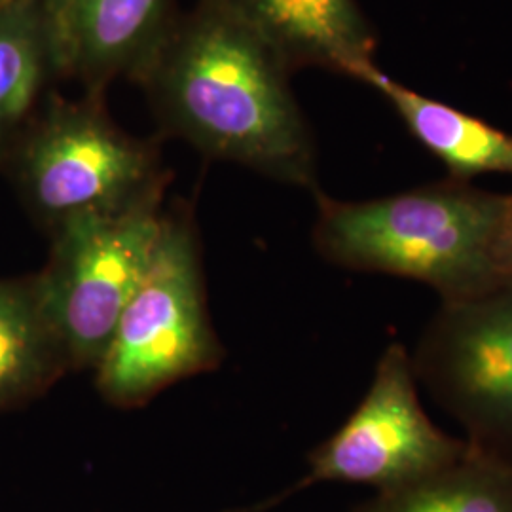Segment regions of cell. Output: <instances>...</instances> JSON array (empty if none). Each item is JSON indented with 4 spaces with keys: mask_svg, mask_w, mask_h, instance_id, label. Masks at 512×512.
I'll use <instances>...</instances> for the list:
<instances>
[{
    "mask_svg": "<svg viewBox=\"0 0 512 512\" xmlns=\"http://www.w3.org/2000/svg\"><path fill=\"white\" fill-rule=\"evenodd\" d=\"M291 71L209 0L175 14L137 74L160 126L202 154L277 183L317 186V147Z\"/></svg>",
    "mask_w": 512,
    "mask_h": 512,
    "instance_id": "1",
    "label": "cell"
},
{
    "mask_svg": "<svg viewBox=\"0 0 512 512\" xmlns=\"http://www.w3.org/2000/svg\"><path fill=\"white\" fill-rule=\"evenodd\" d=\"M313 196V247L338 268L423 283L440 302L505 285L497 241L507 194L448 177L365 202Z\"/></svg>",
    "mask_w": 512,
    "mask_h": 512,
    "instance_id": "2",
    "label": "cell"
},
{
    "mask_svg": "<svg viewBox=\"0 0 512 512\" xmlns=\"http://www.w3.org/2000/svg\"><path fill=\"white\" fill-rule=\"evenodd\" d=\"M12 171L48 232L71 220L164 203L169 183L158 145L120 128L105 93L52 101L14 143Z\"/></svg>",
    "mask_w": 512,
    "mask_h": 512,
    "instance_id": "3",
    "label": "cell"
},
{
    "mask_svg": "<svg viewBox=\"0 0 512 512\" xmlns=\"http://www.w3.org/2000/svg\"><path fill=\"white\" fill-rule=\"evenodd\" d=\"M220 361L194 215L186 205H173L164 209L147 274L95 366V384L107 403L135 408L169 385L217 368Z\"/></svg>",
    "mask_w": 512,
    "mask_h": 512,
    "instance_id": "4",
    "label": "cell"
},
{
    "mask_svg": "<svg viewBox=\"0 0 512 512\" xmlns=\"http://www.w3.org/2000/svg\"><path fill=\"white\" fill-rule=\"evenodd\" d=\"M164 203L88 217L50 232V258L35 275L38 294L71 370H95L129 298L147 274Z\"/></svg>",
    "mask_w": 512,
    "mask_h": 512,
    "instance_id": "5",
    "label": "cell"
},
{
    "mask_svg": "<svg viewBox=\"0 0 512 512\" xmlns=\"http://www.w3.org/2000/svg\"><path fill=\"white\" fill-rule=\"evenodd\" d=\"M410 355L418 384L463 427L467 450L512 469V283L440 302Z\"/></svg>",
    "mask_w": 512,
    "mask_h": 512,
    "instance_id": "6",
    "label": "cell"
},
{
    "mask_svg": "<svg viewBox=\"0 0 512 512\" xmlns=\"http://www.w3.org/2000/svg\"><path fill=\"white\" fill-rule=\"evenodd\" d=\"M465 454V440L444 433L427 416L412 355L393 342L380 355L363 401L311 452L308 475L289 494L321 482L366 484L376 494L393 492Z\"/></svg>",
    "mask_w": 512,
    "mask_h": 512,
    "instance_id": "7",
    "label": "cell"
},
{
    "mask_svg": "<svg viewBox=\"0 0 512 512\" xmlns=\"http://www.w3.org/2000/svg\"><path fill=\"white\" fill-rule=\"evenodd\" d=\"M55 76L105 93L135 80L175 18L171 0H38Z\"/></svg>",
    "mask_w": 512,
    "mask_h": 512,
    "instance_id": "8",
    "label": "cell"
},
{
    "mask_svg": "<svg viewBox=\"0 0 512 512\" xmlns=\"http://www.w3.org/2000/svg\"><path fill=\"white\" fill-rule=\"evenodd\" d=\"M255 33L294 73L319 67L359 80L378 38L357 0H209Z\"/></svg>",
    "mask_w": 512,
    "mask_h": 512,
    "instance_id": "9",
    "label": "cell"
},
{
    "mask_svg": "<svg viewBox=\"0 0 512 512\" xmlns=\"http://www.w3.org/2000/svg\"><path fill=\"white\" fill-rule=\"evenodd\" d=\"M359 82L384 95L421 147L448 169V177L469 183L488 173L512 175L511 133L406 88L378 65L366 67Z\"/></svg>",
    "mask_w": 512,
    "mask_h": 512,
    "instance_id": "10",
    "label": "cell"
},
{
    "mask_svg": "<svg viewBox=\"0 0 512 512\" xmlns=\"http://www.w3.org/2000/svg\"><path fill=\"white\" fill-rule=\"evenodd\" d=\"M67 372L35 275L0 281V412L33 401Z\"/></svg>",
    "mask_w": 512,
    "mask_h": 512,
    "instance_id": "11",
    "label": "cell"
},
{
    "mask_svg": "<svg viewBox=\"0 0 512 512\" xmlns=\"http://www.w3.org/2000/svg\"><path fill=\"white\" fill-rule=\"evenodd\" d=\"M55 76L38 0L0 8V154L29 126L48 78ZM16 139V141H18Z\"/></svg>",
    "mask_w": 512,
    "mask_h": 512,
    "instance_id": "12",
    "label": "cell"
},
{
    "mask_svg": "<svg viewBox=\"0 0 512 512\" xmlns=\"http://www.w3.org/2000/svg\"><path fill=\"white\" fill-rule=\"evenodd\" d=\"M351 512H512V469L467 450L456 463Z\"/></svg>",
    "mask_w": 512,
    "mask_h": 512,
    "instance_id": "13",
    "label": "cell"
},
{
    "mask_svg": "<svg viewBox=\"0 0 512 512\" xmlns=\"http://www.w3.org/2000/svg\"><path fill=\"white\" fill-rule=\"evenodd\" d=\"M497 264L505 283H512V194H507L505 213L497 241Z\"/></svg>",
    "mask_w": 512,
    "mask_h": 512,
    "instance_id": "14",
    "label": "cell"
},
{
    "mask_svg": "<svg viewBox=\"0 0 512 512\" xmlns=\"http://www.w3.org/2000/svg\"><path fill=\"white\" fill-rule=\"evenodd\" d=\"M10 2H16V0H0V8L6 6V4H10Z\"/></svg>",
    "mask_w": 512,
    "mask_h": 512,
    "instance_id": "15",
    "label": "cell"
}]
</instances>
